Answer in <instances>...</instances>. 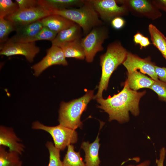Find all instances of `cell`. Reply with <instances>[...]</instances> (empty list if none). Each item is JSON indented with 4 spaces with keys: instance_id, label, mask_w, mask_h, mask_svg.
<instances>
[{
    "instance_id": "obj_6",
    "label": "cell",
    "mask_w": 166,
    "mask_h": 166,
    "mask_svg": "<svg viewBox=\"0 0 166 166\" xmlns=\"http://www.w3.org/2000/svg\"><path fill=\"white\" fill-rule=\"evenodd\" d=\"M108 36L106 29L100 26L93 28L84 38H81V44L87 62H92L96 54L103 50L102 44Z\"/></svg>"
},
{
    "instance_id": "obj_24",
    "label": "cell",
    "mask_w": 166,
    "mask_h": 166,
    "mask_svg": "<svg viewBox=\"0 0 166 166\" xmlns=\"http://www.w3.org/2000/svg\"><path fill=\"white\" fill-rule=\"evenodd\" d=\"M15 26L11 21L5 18H0V45L5 43L9 39L10 33L15 31Z\"/></svg>"
},
{
    "instance_id": "obj_35",
    "label": "cell",
    "mask_w": 166,
    "mask_h": 166,
    "mask_svg": "<svg viewBox=\"0 0 166 166\" xmlns=\"http://www.w3.org/2000/svg\"><path fill=\"white\" fill-rule=\"evenodd\" d=\"M143 35L140 33H137L134 36V41L136 44H139Z\"/></svg>"
},
{
    "instance_id": "obj_17",
    "label": "cell",
    "mask_w": 166,
    "mask_h": 166,
    "mask_svg": "<svg viewBox=\"0 0 166 166\" xmlns=\"http://www.w3.org/2000/svg\"><path fill=\"white\" fill-rule=\"evenodd\" d=\"M130 7L134 10L152 19L161 16L158 9L149 2L144 0H131L128 2Z\"/></svg>"
},
{
    "instance_id": "obj_18",
    "label": "cell",
    "mask_w": 166,
    "mask_h": 166,
    "mask_svg": "<svg viewBox=\"0 0 166 166\" xmlns=\"http://www.w3.org/2000/svg\"><path fill=\"white\" fill-rule=\"evenodd\" d=\"M127 76L126 81L129 88L136 91L142 88H150L155 81L138 71L127 73Z\"/></svg>"
},
{
    "instance_id": "obj_29",
    "label": "cell",
    "mask_w": 166,
    "mask_h": 166,
    "mask_svg": "<svg viewBox=\"0 0 166 166\" xmlns=\"http://www.w3.org/2000/svg\"><path fill=\"white\" fill-rule=\"evenodd\" d=\"M15 2L20 10L28 9L39 6L38 0H15Z\"/></svg>"
},
{
    "instance_id": "obj_26",
    "label": "cell",
    "mask_w": 166,
    "mask_h": 166,
    "mask_svg": "<svg viewBox=\"0 0 166 166\" xmlns=\"http://www.w3.org/2000/svg\"><path fill=\"white\" fill-rule=\"evenodd\" d=\"M57 34L47 27L43 26L37 34L26 40L24 42H35L36 41L41 40H47L52 42Z\"/></svg>"
},
{
    "instance_id": "obj_8",
    "label": "cell",
    "mask_w": 166,
    "mask_h": 166,
    "mask_svg": "<svg viewBox=\"0 0 166 166\" xmlns=\"http://www.w3.org/2000/svg\"><path fill=\"white\" fill-rule=\"evenodd\" d=\"M40 50V48L36 45L35 42H22L7 41L0 45V54L6 56L22 55L24 56L28 61L32 62Z\"/></svg>"
},
{
    "instance_id": "obj_12",
    "label": "cell",
    "mask_w": 166,
    "mask_h": 166,
    "mask_svg": "<svg viewBox=\"0 0 166 166\" xmlns=\"http://www.w3.org/2000/svg\"><path fill=\"white\" fill-rule=\"evenodd\" d=\"M21 141L12 128L0 125V146L7 147L9 151L16 152L21 155L24 152L25 148L24 145L20 142Z\"/></svg>"
},
{
    "instance_id": "obj_7",
    "label": "cell",
    "mask_w": 166,
    "mask_h": 166,
    "mask_svg": "<svg viewBox=\"0 0 166 166\" xmlns=\"http://www.w3.org/2000/svg\"><path fill=\"white\" fill-rule=\"evenodd\" d=\"M51 15L50 11L40 6L28 9H18L5 18L11 22L17 27L39 21Z\"/></svg>"
},
{
    "instance_id": "obj_1",
    "label": "cell",
    "mask_w": 166,
    "mask_h": 166,
    "mask_svg": "<svg viewBox=\"0 0 166 166\" xmlns=\"http://www.w3.org/2000/svg\"><path fill=\"white\" fill-rule=\"evenodd\" d=\"M146 93L145 90L137 92L131 89L125 81L123 89L117 94L106 99L96 100L100 104L98 107L108 114L109 121L116 120L123 123L129 121L130 112L135 116L139 115V102Z\"/></svg>"
},
{
    "instance_id": "obj_21",
    "label": "cell",
    "mask_w": 166,
    "mask_h": 166,
    "mask_svg": "<svg viewBox=\"0 0 166 166\" xmlns=\"http://www.w3.org/2000/svg\"><path fill=\"white\" fill-rule=\"evenodd\" d=\"M148 29L152 44L166 60V37L155 26L152 24H149Z\"/></svg>"
},
{
    "instance_id": "obj_33",
    "label": "cell",
    "mask_w": 166,
    "mask_h": 166,
    "mask_svg": "<svg viewBox=\"0 0 166 166\" xmlns=\"http://www.w3.org/2000/svg\"><path fill=\"white\" fill-rule=\"evenodd\" d=\"M153 4L158 9L163 10L166 12V0L155 1Z\"/></svg>"
},
{
    "instance_id": "obj_27",
    "label": "cell",
    "mask_w": 166,
    "mask_h": 166,
    "mask_svg": "<svg viewBox=\"0 0 166 166\" xmlns=\"http://www.w3.org/2000/svg\"><path fill=\"white\" fill-rule=\"evenodd\" d=\"M19 9L17 4L11 0H0V18H5Z\"/></svg>"
},
{
    "instance_id": "obj_15",
    "label": "cell",
    "mask_w": 166,
    "mask_h": 166,
    "mask_svg": "<svg viewBox=\"0 0 166 166\" xmlns=\"http://www.w3.org/2000/svg\"><path fill=\"white\" fill-rule=\"evenodd\" d=\"M81 28L75 23L71 27L64 29L57 33L51 42L52 45L59 47L62 44L81 38Z\"/></svg>"
},
{
    "instance_id": "obj_9",
    "label": "cell",
    "mask_w": 166,
    "mask_h": 166,
    "mask_svg": "<svg viewBox=\"0 0 166 166\" xmlns=\"http://www.w3.org/2000/svg\"><path fill=\"white\" fill-rule=\"evenodd\" d=\"M90 3L101 19L105 22L111 21L114 18L126 13L124 6H119L114 0H89Z\"/></svg>"
},
{
    "instance_id": "obj_37",
    "label": "cell",
    "mask_w": 166,
    "mask_h": 166,
    "mask_svg": "<svg viewBox=\"0 0 166 166\" xmlns=\"http://www.w3.org/2000/svg\"><path fill=\"white\" fill-rule=\"evenodd\" d=\"M22 160H21L19 163L16 166H22Z\"/></svg>"
},
{
    "instance_id": "obj_23",
    "label": "cell",
    "mask_w": 166,
    "mask_h": 166,
    "mask_svg": "<svg viewBox=\"0 0 166 166\" xmlns=\"http://www.w3.org/2000/svg\"><path fill=\"white\" fill-rule=\"evenodd\" d=\"M18 153L5 150V147L0 146V166H16L20 162Z\"/></svg>"
},
{
    "instance_id": "obj_31",
    "label": "cell",
    "mask_w": 166,
    "mask_h": 166,
    "mask_svg": "<svg viewBox=\"0 0 166 166\" xmlns=\"http://www.w3.org/2000/svg\"><path fill=\"white\" fill-rule=\"evenodd\" d=\"M125 23L124 20L120 17H115L111 21L112 27L116 30H119L122 28Z\"/></svg>"
},
{
    "instance_id": "obj_30",
    "label": "cell",
    "mask_w": 166,
    "mask_h": 166,
    "mask_svg": "<svg viewBox=\"0 0 166 166\" xmlns=\"http://www.w3.org/2000/svg\"><path fill=\"white\" fill-rule=\"evenodd\" d=\"M155 71L158 79L166 84V67H160L156 65Z\"/></svg>"
},
{
    "instance_id": "obj_11",
    "label": "cell",
    "mask_w": 166,
    "mask_h": 166,
    "mask_svg": "<svg viewBox=\"0 0 166 166\" xmlns=\"http://www.w3.org/2000/svg\"><path fill=\"white\" fill-rule=\"evenodd\" d=\"M67 65L68 63L62 49L59 47L52 45L46 51V54L39 62L32 66L34 75L38 76L43 71L52 65Z\"/></svg>"
},
{
    "instance_id": "obj_13",
    "label": "cell",
    "mask_w": 166,
    "mask_h": 166,
    "mask_svg": "<svg viewBox=\"0 0 166 166\" xmlns=\"http://www.w3.org/2000/svg\"><path fill=\"white\" fill-rule=\"evenodd\" d=\"M43 26L40 21L16 27V34L7 41L24 42L35 36Z\"/></svg>"
},
{
    "instance_id": "obj_34",
    "label": "cell",
    "mask_w": 166,
    "mask_h": 166,
    "mask_svg": "<svg viewBox=\"0 0 166 166\" xmlns=\"http://www.w3.org/2000/svg\"><path fill=\"white\" fill-rule=\"evenodd\" d=\"M150 44L148 38L143 36L139 44L140 48L142 49L143 47H145Z\"/></svg>"
},
{
    "instance_id": "obj_32",
    "label": "cell",
    "mask_w": 166,
    "mask_h": 166,
    "mask_svg": "<svg viewBox=\"0 0 166 166\" xmlns=\"http://www.w3.org/2000/svg\"><path fill=\"white\" fill-rule=\"evenodd\" d=\"M166 154V149L164 147L162 148L160 151L159 158L156 160L157 166H164V163Z\"/></svg>"
},
{
    "instance_id": "obj_19",
    "label": "cell",
    "mask_w": 166,
    "mask_h": 166,
    "mask_svg": "<svg viewBox=\"0 0 166 166\" xmlns=\"http://www.w3.org/2000/svg\"><path fill=\"white\" fill-rule=\"evenodd\" d=\"M85 2L81 0H38V5L50 11L82 6Z\"/></svg>"
},
{
    "instance_id": "obj_36",
    "label": "cell",
    "mask_w": 166,
    "mask_h": 166,
    "mask_svg": "<svg viewBox=\"0 0 166 166\" xmlns=\"http://www.w3.org/2000/svg\"><path fill=\"white\" fill-rule=\"evenodd\" d=\"M150 163L149 160H147L136 165L129 164L126 166H149Z\"/></svg>"
},
{
    "instance_id": "obj_25",
    "label": "cell",
    "mask_w": 166,
    "mask_h": 166,
    "mask_svg": "<svg viewBox=\"0 0 166 166\" xmlns=\"http://www.w3.org/2000/svg\"><path fill=\"white\" fill-rule=\"evenodd\" d=\"M45 145L49 153L48 166H63L62 161L60 159V150L56 148L51 141H47Z\"/></svg>"
},
{
    "instance_id": "obj_3",
    "label": "cell",
    "mask_w": 166,
    "mask_h": 166,
    "mask_svg": "<svg viewBox=\"0 0 166 166\" xmlns=\"http://www.w3.org/2000/svg\"><path fill=\"white\" fill-rule=\"evenodd\" d=\"M94 96V91L88 90L80 97L67 102H61L59 110V124L73 130L81 128L83 123L81 120V116Z\"/></svg>"
},
{
    "instance_id": "obj_14",
    "label": "cell",
    "mask_w": 166,
    "mask_h": 166,
    "mask_svg": "<svg viewBox=\"0 0 166 166\" xmlns=\"http://www.w3.org/2000/svg\"><path fill=\"white\" fill-rule=\"evenodd\" d=\"M99 132L94 142L90 143L88 141L83 142L81 148L84 151L85 155L84 160L86 166H100L101 162L99 157V151L100 146L99 138Z\"/></svg>"
},
{
    "instance_id": "obj_28",
    "label": "cell",
    "mask_w": 166,
    "mask_h": 166,
    "mask_svg": "<svg viewBox=\"0 0 166 166\" xmlns=\"http://www.w3.org/2000/svg\"><path fill=\"white\" fill-rule=\"evenodd\" d=\"M150 89L158 95L159 99L166 102V84L159 80L155 81Z\"/></svg>"
},
{
    "instance_id": "obj_4",
    "label": "cell",
    "mask_w": 166,
    "mask_h": 166,
    "mask_svg": "<svg viewBox=\"0 0 166 166\" xmlns=\"http://www.w3.org/2000/svg\"><path fill=\"white\" fill-rule=\"evenodd\" d=\"M50 11L51 14L61 15L78 25L85 36L93 28L101 26L102 23L88 0H85L84 5L79 8L55 10Z\"/></svg>"
},
{
    "instance_id": "obj_5",
    "label": "cell",
    "mask_w": 166,
    "mask_h": 166,
    "mask_svg": "<svg viewBox=\"0 0 166 166\" xmlns=\"http://www.w3.org/2000/svg\"><path fill=\"white\" fill-rule=\"evenodd\" d=\"M31 128L43 130L49 133L53 139L55 147L60 151L64 150L69 145L76 143L78 140L77 133L75 130L60 124L50 126L36 121L32 123Z\"/></svg>"
},
{
    "instance_id": "obj_16",
    "label": "cell",
    "mask_w": 166,
    "mask_h": 166,
    "mask_svg": "<svg viewBox=\"0 0 166 166\" xmlns=\"http://www.w3.org/2000/svg\"><path fill=\"white\" fill-rule=\"evenodd\" d=\"M40 21L43 26L47 27L57 34L75 23L63 16L57 14L50 15Z\"/></svg>"
},
{
    "instance_id": "obj_20",
    "label": "cell",
    "mask_w": 166,
    "mask_h": 166,
    "mask_svg": "<svg viewBox=\"0 0 166 166\" xmlns=\"http://www.w3.org/2000/svg\"><path fill=\"white\" fill-rule=\"evenodd\" d=\"M81 39L65 43L59 46L62 49L66 58H74L80 60L85 58V53L81 44Z\"/></svg>"
},
{
    "instance_id": "obj_22",
    "label": "cell",
    "mask_w": 166,
    "mask_h": 166,
    "mask_svg": "<svg viewBox=\"0 0 166 166\" xmlns=\"http://www.w3.org/2000/svg\"><path fill=\"white\" fill-rule=\"evenodd\" d=\"M67 150L62 161L63 166H86L80 152H75L72 144L67 147Z\"/></svg>"
},
{
    "instance_id": "obj_10",
    "label": "cell",
    "mask_w": 166,
    "mask_h": 166,
    "mask_svg": "<svg viewBox=\"0 0 166 166\" xmlns=\"http://www.w3.org/2000/svg\"><path fill=\"white\" fill-rule=\"evenodd\" d=\"M122 64L127 69V73L139 70L140 72L147 74L154 80H159L155 71L156 65L152 61L149 57L142 58L128 52L126 58Z\"/></svg>"
},
{
    "instance_id": "obj_2",
    "label": "cell",
    "mask_w": 166,
    "mask_h": 166,
    "mask_svg": "<svg viewBox=\"0 0 166 166\" xmlns=\"http://www.w3.org/2000/svg\"><path fill=\"white\" fill-rule=\"evenodd\" d=\"M128 52L121 43L114 42L108 46L106 52L100 56L101 75L98 89L93 99L103 97L104 90H107L111 76L119 65L126 58Z\"/></svg>"
}]
</instances>
